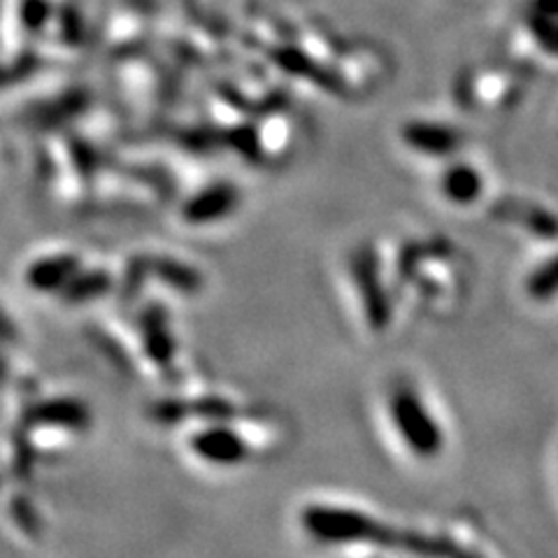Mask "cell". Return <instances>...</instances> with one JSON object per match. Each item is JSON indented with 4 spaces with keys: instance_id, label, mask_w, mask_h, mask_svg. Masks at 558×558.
<instances>
[{
    "instance_id": "6da1fadb",
    "label": "cell",
    "mask_w": 558,
    "mask_h": 558,
    "mask_svg": "<svg viewBox=\"0 0 558 558\" xmlns=\"http://www.w3.org/2000/svg\"><path fill=\"white\" fill-rule=\"evenodd\" d=\"M389 416L398 438L416 459H435L445 449V435L438 418L412 387H396L389 396Z\"/></svg>"
},
{
    "instance_id": "7a4b0ae2",
    "label": "cell",
    "mask_w": 558,
    "mask_h": 558,
    "mask_svg": "<svg viewBox=\"0 0 558 558\" xmlns=\"http://www.w3.org/2000/svg\"><path fill=\"white\" fill-rule=\"evenodd\" d=\"M303 529L326 545L379 543L387 537V531L375 519L338 505H312L303 512Z\"/></svg>"
},
{
    "instance_id": "277c9868",
    "label": "cell",
    "mask_w": 558,
    "mask_h": 558,
    "mask_svg": "<svg viewBox=\"0 0 558 558\" xmlns=\"http://www.w3.org/2000/svg\"><path fill=\"white\" fill-rule=\"evenodd\" d=\"M238 209V191L231 184H215L198 196L191 198L184 207V219L191 226H209L229 219Z\"/></svg>"
},
{
    "instance_id": "ba28073f",
    "label": "cell",
    "mask_w": 558,
    "mask_h": 558,
    "mask_svg": "<svg viewBox=\"0 0 558 558\" xmlns=\"http://www.w3.org/2000/svg\"><path fill=\"white\" fill-rule=\"evenodd\" d=\"M440 189L447 201L470 205L482 196V174L468 163H457L442 172Z\"/></svg>"
},
{
    "instance_id": "5b68a950",
    "label": "cell",
    "mask_w": 558,
    "mask_h": 558,
    "mask_svg": "<svg viewBox=\"0 0 558 558\" xmlns=\"http://www.w3.org/2000/svg\"><path fill=\"white\" fill-rule=\"evenodd\" d=\"M80 272V258L73 254H59L35 260L26 272V282L35 291H65Z\"/></svg>"
},
{
    "instance_id": "9c48e42d",
    "label": "cell",
    "mask_w": 558,
    "mask_h": 558,
    "mask_svg": "<svg viewBox=\"0 0 558 558\" xmlns=\"http://www.w3.org/2000/svg\"><path fill=\"white\" fill-rule=\"evenodd\" d=\"M526 291L535 301H551L558 295V254L531 272Z\"/></svg>"
},
{
    "instance_id": "8992f818",
    "label": "cell",
    "mask_w": 558,
    "mask_h": 558,
    "mask_svg": "<svg viewBox=\"0 0 558 558\" xmlns=\"http://www.w3.org/2000/svg\"><path fill=\"white\" fill-rule=\"evenodd\" d=\"M356 277H359V289L363 295L365 314H368L371 326L379 330L389 324V307H387V299H384V289L379 284L375 258L371 256L356 258Z\"/></svg>"
},
{
    "instance_id": "52a82bcc",
    "label": "cell",
    "mask_w": 558,
    "mask_h": 558,
    "mask_svg": "<svg viewBox=\"0 0 558 558\" xmlns=\"http://www.w3.org/2000/svg\"><path fill=\"white\" fill-rule=\"evenodd\" d=\"M403 137L414 151L426 154V156H449L461 145V135L457 133V129L426 124V121H422V124L405 126Z\"/></svg>"
},
{
    "instance_id": "3957f363",
    "label": "cell",
    "mask_w": 558,
    "mask_h": 558,
    "mask_svg": "<svg viewBox=\"0 0 558 558\" xmlns=\"http://www.w3.org/2000/svg\"><path fill=\"white\" fill-rule=\"evenodd\" d=\"M191 451L213 468H235L247 459V442L231 426H207L191 438Z\"/></svg>"
}]
</instances>
